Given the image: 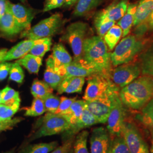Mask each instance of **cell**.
I'll list each match as a JSON object with an SVG mask.
<instances>
[{
  "label": "cell",
  "instance_id": "cell-51",
  "mask_svg": "<svg viewBox=\"0 0 153 153\" xmlns=\"http://www.w3.org/2000/svg\"><path fill=\"white\" fill-rule=\"evenodd\" d=\"M150 152L151 153H153V131L152 133V147L150 149Z\"/></svg>",
  "mask_w": 153,
  "mask_h": 153
},
{
  "label": "cell",
  "instance_id": "cell-1",
  "mask_svg": "<svg viewBox=\"0 0 153 153\" xmlns=\"http://www.w3.org/2000/svg\"><path fill=\"white\" fill-rule=\"evenodd\" d=\"M119 97L125 107L134 110L142 109L153 98V76H138L121 88Z\"/></svg>",
  "mask_w": 153,
  "mask_h": 153
},
{
  "label": "cell",
  "instance_id": "cell-4",
  "mask_svg": "<svg viewBox=\"0 0 153 153\" xmlns=\"http://www.w3.org/2000/svg\"><path fill=\"white\" fill-rule=\"evenodd\" d=\"M38 129L28 140L30 141L42 137L62 133L68 130L71 124L64 115L47 112L37 121Z\"/></svg>",
  "mask_w": 153,
  "mask_h": 153
},
{
  "label": "cell",
  "instance_id": "cell-29",
  "mask_svg": "<svg viewBox=\"0 0 153 153\" xmlns=\"http://www.w3.org/2000/svg\"><path fill=\"white\" fill-rule=\"evenodd\" d=\"M58 146L57 141L29 145L23 148L19 153H49Z\"/></svg>",
  "mask_w": 153,
  "mask_h": 153
},
{
  "label": "cell",
  "instance_id": "cell-42",
  "mask_svg": "<svg viewBox=\"0 0 153 153\" xmlns=\"http://www.w3.org/2000/svg\"><path fill=\"white\" fill-rule=\"evenodd\" d=\"M75 137L64 142V143L58 146L49 153H73V144Z\"/></svg>",
  "mask_w": 153,
  "mask_h": 153
},
{
  "label": "cell",
  "instance_id": "cell-38",
  "mask_svg": "<svg viewBox=\"0 0 153 153\" xmlns=\"http://www.w3.org/2000/svg\"><path fill=\"white\" fill-rule=\"evenodd\" d=\"M24 78L25 74L21 65L16 62L13 63L9 71V79L18 83H22Z\"/></svg>",
  "mask_w": 153,
  "mask_h": 153
},
{
  "label": "cell",
  "instance_id": "cell-40",
  "mask_svg": "<svg viewBox=\"0 0 153 153\" xmlns=\"http://www.w3.org/2000/svg\"><path fill=\"white\" fill-rule=\"evenodd\" d=\"M19 109V107H11L0 104V121L10 120Z\"/></svg>",
  "mask_w": 153,
  "mask_h": 153
},
{
  "label": "cell",
  "instance_id": "cell-20",
  "mask_svg": "<svg viewBox=\"0 0 153 153\" xmlns=\"http://www.w3.org/2000/svg\"><path fill=\"white\" fill-rule=\"evenodd\" d=\"M64 79L55 70L54 62L52 56L47 60L46 69L44 74V81L53 90H57L61 82Z\"/></svg>",
  "mask_w": 153,
  "mask_h": 153
},
{
  "label": "cell",
  "instance_id": "cell-21",
  "mask_svg": "<svg viewBox=\"0 0 153 153\" xmlns=\"http://www.w3.org/2000/svg\"><path fill=\"white\" fill-rule=\"evenodd\" d=\"M137 4H129L125 14L117 23V25L120 27L123 31V37H125L129 33L133 26Z\"/></svg>",
  "mask_w": 153,
  "mask_h": 153
},
{
  "label": "cell",
  "instance_id": "cell-11",
  "mask_svg": "<svg viewBox=\"0 0 153 153\" xmlns=\"http://www.w3.org/2000/svg\"><path fill=\"white\" fill-rule=\"evenodd\" d=\"M126 117V107L119 98L110 111L107 120V129L111 136H122Z\"/></svg>",
  "mask_w": 153,
  "mask_h": 153
},
{
  "label": "cell",
  "instance_id": "cell-47",
  "mask_svg": "<svg viewBox=\"0 0 153 153\" xmlns=\"http://www.w3.org/2000/svg\"><path fill=\"white\" fill-rule=\"evenodd\" d=\"M7 2L6 0H0V17L2 16L5 13Z\"/></svg>",
  "mask_w": 153,
  "mask_h": 153
},
{
  "label": "cell",
  "instance_id": "cell-33",
  "mask_svg": "<svg viewBox=\"0 0 153 153\" xmlns=\"http://www.w3.org/2000/svg\"><path fill=\"white\" fill-rule=\"evenodd\" d=\"M141 109L137 119L153 131V98Z\"/></svg>",
  "mask_w": 153,
  "mask_h": 153
},
{
  "label": "cell",
  "instance_id": "cell-39",
  "mask_svg": "<svg viewBox=\"0 0 153 153\" xmlns=\"http://www.w3.org/2000/svg\"><path fill=\"white\" fill-rule=\"evenodd\" d=\"M109 153H129L123 136L115 137L112 140Z\"/></svg>",
  "mask_w": 153,
  "mask_h": 153
},
{
  "label": "cell",
  "instance_id": "cell-44",
  "mask_svg": "<svg viewBox=\"0 0 153 153\" xmlns=\"http://www.w3.org/2000/svg\"><path fill=\"white\" fill-rule=\"evenodd\" d=\"M65 0H46L43 11H49L64 5Z\"/></svg>",
  "mask_w": 153,
  "mask_h": 153
},
{
  "label": "cell",
  "instance_id": "cell-16",
  "mask_svg": "<svg viewBox=\"0 0 153 153\" xmlns=\"http://www.w3.org/2000/svg\"><path fill=\"white\" fill-rule=\"evenodd\" d=\"M128 5V0L116 1L99 12L95 16L115 22L119 21L125 14Z\"/></svg>",
  "mask_w": 153,
  "mask_h": 153
},
{
  "label": "cell",
  "instance_id": "cell-54",
  "mask_svg": "<svg viewBox=\"0 0 153 153\" xmlns=\"http://www.w3.org/2000/svg\"><path fill=\"white\" fill-rule=\"evenodd\" d=\"M21 1H22V2H24V1H25L26 0H21Z\"/></svg>",
  "mask_w": 153,
  "mask_h": 153
},
{
  "label": "cell",
  "instance_id": "cell-27",
  "mask_svg": "<svg viewBox=\"0 0 153 153\" xmlns=\"http://www.w3.org/2000/svg\"><path fill=\"white\" fill-rule=\"evenodd\" d=\"M86 107L85 100H76L62 115L68 119L71 126L75 124L82 115L84 108Z\"/></svg>",
  "mask_w": 153,
  "mask_h": 153
},
{
  "label": "cell",
  "instance_id": "cell-50",
  "mask_svg": "<svg viewBox=\"0 0 153 153\" xmlns=\"http://www.w3.org/2000/svg\"><path fill=\"white\" fill-rule=\"evenodd\" d=\"M7 49L4 48V49H0V62H2V60L4 58V57L6 55L7 52Z\"/></svg>",
  "mask_w": 153,
  "mask_h": 153
},
{
  "label": "cell",
  "instance_id": "cell-41",
  "mask_svg": "<svg viewBox=\"0 0 153 153\" xmlns=\"http://www.w3.org/2000/svg\"><path fill=\"white\" fill-rule=\"evenodd\" d=\"M76 100V98H69L65 97H61L60 98V103L58 108L53 114L57 115H63L70 108L71 105Z\"/></svg>",
  "mask_w": 153,
  "mask_h": 153
},
{
  "label": "cell",
  "instance_id": "cell-35",
  "mask_svg": "<svg viewBox=\"0 0 153 153\" xmlns=\"http://www.w3.org/2000/svg\"><path fill=\"white\" fill-rule=\"evenodd\" d=\"M46 112L42 99L34 98L31 105L26 109L25 116L36 117L43 115Z\"/></svg>",
  "mask_w": 153,
  "mask_h": 153
},
{
  "label": "cell",
  "instance_id": "cell-10",
  "mask_svg": "<svg viewBox=\"0 0 153 153\" xmlns=\"http://www.w3.org/2000/svg\"><path fill=\"white\" fill-rule=\"evenodd\" d=\"M122 136L124 138L129 153H150L148 145L134 124L125 122Z\"/></svg>",
  "mask_w": 153,
  "mask_h": 153
},
{
  "label": "cell",
  "instance_id": "cell-26",
  "mask_svg": "<svg viewBox=\"0 0 153 153\" xmlns=\"http://www.w3.org/2000/svg\"><path fill=\"white\" fill-rule=\"evenodd\" d=\"M16 62L26 68L30 73L38 74L42 65V58L28 53Z\"/></svg>",
  "mask_w": 153,
  "mask_h": 153
},
{
  "label": "cell",
  "instance_id": "cell-9",
  "mask_svg": "<svg viewBox=\"0 0 153 153\" xmlns=\"http://www.w3.org/2000/svg\"><path fill=\"white\" fill-rule=\"evenodd\" d=\"M141 73L140 64L128 62L117 67L111 71L110 78L112 82L119 88L129 85L137 78Z\"/></svg>",
  "mask_w": 153,
  "mask_h": 153
},
{
  "label": "cell",
  "instance_id": "cell-28",
  "mask_svg": "<svg viewBox=\"0 0 153 153\" xmlns=\"http://www.w3.org/2000/svg\"><path fill=\"white\" fill-rule=\"evenodd\" d=\"M1 104L19 108L21 104L19 94L13 88L6 86L1 90Z\"/></svg>",
  "mask_w": 153,
  "mask_h": 153
},
{
  "label": "cell",
  "instance_id": "cell-37",
  "mask_svg": "<svg viewBox=\"0 0 153 153\" xmlns=\"http://www.w3.org/2000/svg\"><path fill=\"white\" fill-rule=\"evenodd\" d=\"M46 112L54 113L60 103V98L53 94H51L43 99Z\"/></svg>",
  "mask_w": 153,
  "mask_h": 153
},
{
  "label": "cell",
  "instance_id": "cell-15",
  "mask_svg": "<svg viewBox=\"0 0 153 153\" xmlns=\"http://www.w3.org/2000/svg\"><path fill=\"white\" fill-rule=\"evenodd\" d=\"M23 30L30 28L31 23L34 18V11L21 4H13L7 2V7Z\"/></svg>",
  "mask_w": 153,
  "mask_h": 153
},
{
  "label": "cell",
  "instance_id": "cell-43",
  "mask_svg": "<svg viewBox=\"0 0 153 153\" xmlns=\"http://www.w3.org/2000/svg\"><path fill=\"white\" fill-rule=\"evenodd\" d=\"M23 120V119L21 117H16L9 120L0 121V133L5 131L11 129L13 127L21 122Z\"/></svg>",
  "mask_w": 153,
  "mask_h": 153
},
{
  "label": "cell",
  "instance_id": "cell-36",
  "mask_svg": "<svg viewBox=\"0 0 153 153\" xmlns=\"http://www.w3.org/2000/svg\"><path fill=\"white\" fill-rule=\"evenodd\" d=\"M115 25V21H109L105 19L95 17L94 19V25L98 36L103 38L105 34Z\"/></svg>",
  "mask_w": 153,
  "mask_h": 153
},
{
  "label": "cell",
  "instance_id": "cell-34",
  "mask_svg": "<svg viewBox=\"0 0 153 153\" xmlns=\"http://www.w3.org/2000/svg\"><path fill=\"white\" fill-rule=\"evenodd\" d=\"M88 135L89 132L85 130L77 134L73 144V153H89L88 149Z\"/></svg>",
  "mask_w": 153,
  "mask_h": 153
},
{
  "label": "cell",
  "instance_id": "cell-46",
  "mask_svg": "<svg viewBox=\"0 0 153 153\" xmlns=\"http://www.w3.org/2000/svg\"><path fill=\"white\" fill-rule=\"evenodd\" d=\"M13 63L1 62L0 63V81H3L9 74Z\"/></svg>",
  "mask_w": 153,
  "mask_h": 153
},
{
  "label": "cell",
  "instance_id": "cell-25",
  "mask_svg": "<svg viewBox=\"0 0 153 153\" xmlns=\"http://www.w3.org/2000/svg\"><path fill=\"white\" fill-rule=\"evenodd\" d=\"M103 0H78L73 15L79 17L86 15L98 7Z\"/></svg>",
  "mask_w": 153,
  "mask_h": 153
},
{
  "label": "cell",
  "instance_id": "cell-3",
  "mask_svg": "<svg viewBox=\"0 0 153 153\" xmlns=\"http://www.w3.org/2000/svg\"><path fill=\"white\" fill-rule=\"evenodd\" d=\"M141 40L133 35H127L123 39L111 53V61L114 66L130 62L144 48Z\"/></svg>",
  "mask_w": 153,
  "mask_h": 153
},
{
  "label": "cell",
  "instance_id": "cell-24",
  "mask_svg": "<svg viewBox=\"0 0 153 153\" xmlns=\"http://www.w3.org/2000/svg\"><path fill=\"white\" fill-rule=\"evenodd\" d=\"M140 65L143 75L153 76V43L140 56Z\"/></svg>",
  "mask_w": 153,
  "mask_h": 153
},
{
  "label": "cell",
  "instance_id": "cell-53",
  "mask_svg": "<svg viewBox=\"0 0 153 153\" xmlns=\"http://www.w3.org/2000/svg\"><path fill=\"white\" fill-rule=\"evenodd\" d=\"M0 104H1V90H0Z\"/></svg>",
  "mask_w": 153,
  "mask_h": 153
},
{
  "label": "cell",
  "instance_id": "cell-30",
  "mask_svg": "<svg viewBox=\"0 0 153 153\" xmlns=\"http://www.w3.org/2000/svg\"><path fill=\"white\" fill-rule=\"evenodd\" d=\"M123 35V31L119 25H114L109 29L103 37L104 42L109 51L114 49Z\"/></svg>",
  "mask_w": 153,
  "mask_h": 153
},
{
  "label": "cell",
  "instance_id": "cell-7",
  "mask_svg": "<svg viewBox=\"0 0 153 153\" xmlns=\"http://www.w3.org/2000/svg\"><path fill=\"white\" fill-rule=\"evenodd\" d=\"M88 77V85L83 97V100L86 101L95 100L120 88L112 82L109 76L103 74L95 73Z\"/></svg>",
  "mask_w": 153,
  "mask_h": 153
},
{
  "label": "cell",
  "instance_id": "cell-19",
  "mask_svg": "<svg viewBox=\"0 0 153 153\" xmlns=\"http://www.w3.org/2000/svg\"><path fill=\"white\" fill-rule=\"evenodd\" d=\"M0 30L7 35H16L23 30L7 7L5 14L0 17Z\"/></svg>",
  "mask_w": 153,
  "mask_h": 153
},
{
  "label": "cell",
  "instance_id": "cell-52",
  "mask_svg": "<svg viewBox=\"0 0 153 153\" xmlns=\"http://www.w3.org/2000/svg\"><path fill=\"white\" fill-rule=\"evenodd\" d=\"M4 153H14V150H10V151H9V152H7Z\"/></svg>",
  "mask_w": 153,
  "mask_h": 153
},
{
  "label": "cell",
  "instance_id": "cell-5",
  "mask_svg": "<svg viewBox=\"0 0 153 153\" xmlns=\"http://www.w3.org/2000/svg\"><path fill=\"white\" fill-rule=\"evenodd\" d=\"M64 25V20L60 13L42 20L33 27L25 30L21 33V38L36 40L40 39L51 38L59 33Z\"/></svg>",
  "mask_w": 153,
  "mask_h": 153
},
{
  "label": "cell",
  "instance_id": "cell-31",
  "mask_svg": "<svg viewBox=\"0 0 153 153\" xmlns=\"http://www.w3.org/2000/svg\"><path fill=\"white\" fill-rule=\"evenodd\" d=\"M53 89L44 81L35 79L31 88V93L34 98L43 99L53 93Z\"/></svg>",
  "mask_w": 153,
  "mask_h": 153
},
{
  "label": "cell",
  "instance_id": "cell-45",
  "mask_svg": "<svg viewBox=\"0 0 153 153\" xmlns=\"http://www.w3.org/2000/svg\"><path fill=\"white\" fill-rule=\"evenodd\" d=\"M149 30L148 19L144 22L140 23L135 26L134 29V36L138 38H140L143 36Z\"/></svg>",
  "mask_w": 153,
  "mask_h": 153
},
{
  "label": "cell",
  "instance_id": "cell-13",
  "mask_svg": "<svg viewBox=\"0 0 153 153\" xmlns=\"http://www.w3.org/2000/svg\"><path fill=\"white\" fill-rule=\"evenodd\" d=\"M112 140L107 129L99 126L93 129L90 138V153H109Z\"/></svg>",
  "mask_w": 153,
  "mask_h": 153
},
{
  "label": "cell",
  "instance_id": "cell-2",
  "mask_svg": "<svg viewBox=\"0 0 153 153\" xmlns=\"http://www.w3.org/2000/svg\"><path fill=\"white\" fill-rule=\"evenodd\" d=\"M83 57L98 73L110 77L112 69L111 53L103 38L94 36L85 39Z\"/></svg>",
  "mask_w": 153,
  "mask_h": 153
},
{
  "label": "cell",
  "instance_id": "cell-12",
  "mask_svg": "<svg viewBox=\"0 0 153 153\" xmlns=\"http://www.w3.org/2000/svg\"><path fill=\"white\" fill-rule=\"evenodd\" d=\"M55 70L64 78L69 76L86 77L94 73H98L83 57L74 59V60L70 64Z\"/></svg>",
  "mask_w": 153,
  "mask_h": 153
},
{
  "label": "cell",
  "instance_id": "cell-18",
  "mask_svg": "<svg viewBox=\"0 0 153 153\" xmlns=\"http://www.w3.org/2000/svg\"><path fill=\"white\" fill-rule=\"evenodd\" d=\"M34 44L35 40H33L27 39L23 40L7 51L2 62L22 58L29 53Z\"/></svg>",
  "mask_w": 153,
  "mask_h": 153
},
{
  "label": "cell",
  "instance_id": "cell-17",
  "mask_svg": "<svg viewBox=\"0 0 153 153\" xmlns=\"http://www.w3.org/2000/svg\"><path fill=\"white\" fill-rule=\"evenodd\" d=\"M85 82V77L82 76H69L65 78L61 82L57 88L59 94L66 93H81Z\"/></svg>",
  "mask_w": 153,
  "mask_h": 153
},
{
  "label": "cell",
  "instance_id": "cell-23",
  "mask_svg": "<svg viewBox=\"0 0 153 153\" xmlns=\"http://www.w3.org/2000/svg\"><path fill=\"white\" fill-rule=\"evenodd\" d=\"M55 69L62 66L68 65L72 62V58L62 44H56L53 47L52 55Z\"/></svg>",
  "mask_w": 153,
  "mask_h": 153
},
{
  "label": "cell",
  "instance_id": "cell-22",
  "mask_svg": "<svg viewBox=\"0 0 153 153\" xmlns=\"http://www.w3.org/2000/svg\"><path fill=\"white\" fill-rule=\"evenodd\" d=\"M153 11V0H140L137 4L133 26L146 21Z\"/></svg>",
  "mask_w": 153,
  "mask_h": 153
},
{
  "label": "cell",
  "instance_id": "cell-8",
  "mask_svg": "<svg viewBox=\"0 0 153 153\" xmlns=\"http://www.w3.org/2000/svg\"><path fill=\"white\" fill-rule=\"evenodd\" d=\"M88 31V25L83 22L71 23L66 29L65 33L61 38L71 47L74 59L83 57V44Z\"/></svg>",
  "mask_w": 153,
  "mask_h": 153
},
{
  "label": "cell",
  "instance_id": "cell-49",
  "mask_svg": "<svg viewBox=\"0 0 153 153\" xmlns=\"http://www.w3.org/2000/svg\"><path fill=\"white\" fill-rule=\"evenodd\" d=\"M77 1L78 0H65V3L64 6L65 7H70L76 4Z\"/></svg>",
  "mask_w": 153,
  "mask_h": 153
},
{
  "label": "cell",
  "instance_id": "cell-6",
  "mask_svg": "<svg viewBox=\"0 0 153 153\" xmlns=\"http://www.w3.org/2000/svg\"><path fill=\"white\" fill-rule=\"evenodd\" d=\"M120 88L114 90L95 100L86 101V107L98 121L99 123L105 124L107 118L119 97Z\"/></svg>",
  "mask_w": 153,
  "mask_h": 153
},
{
  "label": "cell",
  "instance_id": "cell-14",
  "mask_svg": "<svg viewBox=\"0 0 153 153\" xmlns=\"http://www.w3.org/2000/svg\"><path fill=\"white\" fill-rule=\"evenodd\" d=\"M99 124L98 121L91 112L85 107L82 115L75 124L70 126L69 128L62 133V139L64 142L75 136L83 129Z\"/></svg>",
  "mask_w": 153,
  "mask_h": 153
},
{
  "label": "cell",
  "instance_id": "cell-48",
  "mask_svg": "<svg viewBox=\"0 0 153 153\" xmlns=\"http://www.w3.org/2000/svg\"><path fill=\"white\" fill-rule=\"evenodd\" d=\"M149 30L153 31V11L148 19Z\"/></svg>",
  "mask_w": 153,
  "mask_h": 153
},
{
  "label": "cell",
  "instance_id": "cell-32",
  "mask_svg": "<svg viewBox=\"0 0 153 153\" xmlns=\"http://www.w3.org/2000/svg\"><path fill=\"white\" fill-rule=\"evenodd\" d=\"M51 45V38H45L36 40H35V44L28 53L43 58L45 54L50 51Z\"/></svg>",
  "mask_w": 153,
  "mask_h": 153
}]
</instances>
